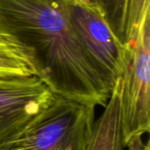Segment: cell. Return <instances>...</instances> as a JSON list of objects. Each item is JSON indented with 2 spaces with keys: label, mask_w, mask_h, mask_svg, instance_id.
I'll return each instance as SVG.
<instances>
[{
  "label": "cell",
  "mask_w": 150,
  "mask_h": 150,
  "mask_svg": "<svg viewBox=\"0 0 150 150\" xmlns=\"http://www.w3.org/2000/svg\"><path fill=\"white\" fill-rule=\"evenodd\" d=\"M0 33L25 51L53 94L105 107L115 87L83 47L60 0H0Z\"/></svg>",
  "instance_id": "cell-1"
},
{
  "label": "cell",
  "mask_w": 150,
  "mask_h": 150,
  "mask_svg": "<svg viewBox=\"0 0 150 150\" xmlns=\"http://www.w3.org/2000/svg\"><path fill=\"white\" fill-rule=\"evenodd\" d=\"M95 110L54 94L40 114L0 150H85Z\"/></svg>",
  "instance_id": "cell-2"
},
{
  "label": "cell",
  "mask_w": 150,
  "mask_h": 150,
  "mask_svg": "<svg viewBox=\"0 0 150 150\" xmlns=\"http://www.w3.org/2000/svg\"><path fill=\"white\" fill-rule=\"evenodd\" d=\"M120 106L126 145L150 131V6L138 25L120 77Z\"/></svg>",
  "instance_id": "cell-3"
},
{
  "label": "cell",
  "mask_w": 150,
  "mask_h": 150,
  "mask_svg": "<svg viewBox=\"0 0 150 150\" xmlns=\"http://www.w3.org/2000/svg\"><path fill=\"white\" fill-rule=\"evenodd\" d=\"M83 47L106 80L115 87L120 79L127 50L112 33L103 8L91 0H60Z\"/></svg>",
  "instance_id": "cell-4"
},
{
  "label": "cell",
  "mask_w": 150,
  "mask_h": 150,
  "mask_svg": "<svg viewBox=\"0 0 150 150\" xmlns=\"http://www.w3.org/2000/svg\"><path fill=\"white\" fill-rule=\"evenodd\" d=\"M53 95L37 76H0V148L40 114Z\"/></svg>",
  "instance_id": "cell-5"
},
{
  "label": "cell",
  "mask_w": 150,
  "mask_h": 150,
  "mask_svg": "<svg viewBox=\"0 0 150 150\" xmlns=\"http://www.w3.org/2000/svg\"><path fill=\"white\" fill-rule=\"evenodd\" d=\"M104 108L101 116L95 120L85 150H124L127 145L120 106V79Z\"/></svg>",
  "instance_id": "cell-6"
},
{
  "label": "cell",
  "mask_w": 150,
  "mask_h": 150,
  "mask_svg": "<svg viewBox=\"0 0 150 150\" xmlns=\"http://www.w3.org/2000/svg\"><path fill=\"white\" fill-rule=\"evenodd\" d=\"M150 0H105V19L112 33L123 44H132L138 25Z\"/></svg>",
  "instance_id": "cell-7"
},
{
  "label": "cell",
  "mask_w": 150,
  "mask_h": 150,
  "mask_svg": "<svg viewBox=\"0 0 150 150\" xmlns=\"http://www.w3.org/2000/svg\"><path fill=\"white\" fill-rule=\"evenodd\" d=\"M37 76V72L25 51L11 38L0 33V76Z\"/></svg>",
  "instance_id": "cell-8"
},
{
  "label": "cell",
  "mask_w": 150,
  "mask_h": 150,
  "mask_svg": "<svg viewBox=\"0 0 150 150\" xmlns=\"http://www.w3.org/2000/svg\"><path fill=\"white\" fill-rule=\"evenodd\" d=\"M92 2H94V3H96L97 4H98V5H100L102 8H103V5H104V4H105V0H91Z\"/></svg>",
  "instance_id": "cell-9"
}]
</instances>
